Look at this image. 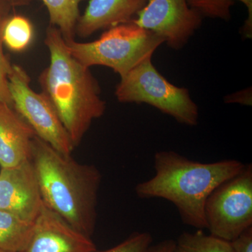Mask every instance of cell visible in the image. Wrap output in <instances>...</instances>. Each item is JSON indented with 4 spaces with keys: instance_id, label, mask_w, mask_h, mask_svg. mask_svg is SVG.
<instances>
[{
    "instance_id": "7a4b0ae2",
    "label": "cell",
    "mask_w": 252,
    "mask_h": 252,
    "mask_svg": "<svg viewBox=\"0 0 252 252\" xmlns=\"http://www.w3.org/2000/svg\"><path fill=\"white\" fill-rule=\"evenodd\" d=\"M31 161L43 203L73 228L91 237L97 220L101 176L92 165L76 161L34 137Z\"/></svg>"
},
{
    "instance_id": "52a82bcc",
    "label": "cell",
    "mask_w": 252,
    "mask_h": 252,
    "mask_svg": "<svg viewBox=\"0 0 252 252\" xmlns=\"http://www.w3.org/2000/svg\"><path fill=\"white\" fill-rule=\"evenodd\" d=\"M9 89L13 108L36 137L60 153L71 155L75 147L54 107L43 93L32 90L31 78L18 64L12 65Z\"/></svg>"
},
{
    "instance_id": "4fadbf2b",
    "label": "cell",
    "mask_w": 252,
    "mask_h": 252,
    "mask_svg": "<svg viewBox=\"0 0 252 252\" xmlns=\"http://www.w3.org/2000/svg\"><path fill=\"white\" fill-rule=\"evenodd\" d=\"M34 222L0 209V249L22 252L31 238Z\"/></svg>"
},
{
    "instance_id": "cb8c5ba5",
    "label": "cell",
    "mask_w": 252,
    "mask_h": 252,
    "mask_svg": "<svg viewBox=\"0 0 252 252\" xmlns=\"http://www.w3.org/2000/svg\"><path fill=\"white\" fill-rule=\"evenodd\" d=\"M11 8L4 0H0V23L4 22L9 17Z\"/></svg>"
},
{
    "instance_id": "d4e9b609",
    "label": "cell",
    "mask_w": 252,
    "mask_h": 252,
    "mask_svg": "<svg viewBox=\"0 0 252 252\" xmlns=\"http://www.w3.org/2000/svg\"><path fill=\"white\" fill-rule=\"evenodd\" d=\"M8 4L12 6H26L31 2V0H4Z\"/></svg>"
},
{
    "instance_id": "44dd1931",
    "label": "cell",
    "mask_w": 252,
    "mask_h": 252,
    "mask_svg": "<svg viewBox=\"0 0 252 252\" xmlns=\"http://www.w3.org/2000/svg\"><path fill=\"white\" fill-rule=\"evenodd\" d=\"M225 103H239L243 105L252 106V89L238 91L233 94H228L224 97Z\"/></svg>"
},
{
    "instance_id": "9a60e30c",
    "label": "cell",
    "mask_w": 252,
    "mask_h": 252,
    "mask_svg": "<svg viewBox=\"0 0 252 252\" xmlns=\"http://www.w3.org/2000/svg\"><path fill=\"white\" fill-rule=\"evenodd\" d=\"M174 252H234L230 242L205 234L203 230L185 232L175 241Z\"/></svg>"
},
{
    "instance_id": "5b68a950",
    "label": "cell",
    "mask_w": 252,
    "mask_h": 252,
    "mask_svg": "<svg viewBox=\"0 0 252 252\" xmlns=\"http://www.w3.org/2000/svg\"><path fill=\"white\" fill-rule=\"evenodd\" d=\"M115 95L123 103L149 104L180 124H198V107L188 89L169 82L157 70L152 59L145 60L121 78Z\"/></svg>"
},
{
    "instance_id": "603a6c76",
    "label": "cell",
    "mask_w": 252,
    "mask_h": 252,
    "mask_svg": "<svg viewBox=\"0 0 252 252\" xmlns=\"http://www.w3.org/2000/svg\"><path fill=\"white\" fill-rule=\"evenodd\" d=\"M175 247V240H163L153 246L151 245L145 252H174Z\"/></svg>"
},
{
    "instance_id": "9c48e42d",
    "label": "cell",
    "mask_w": 252,
    "mask_h": 252,
    "mask_svg": "<svg viewBox=\"0 0 252 252\" xmlns=\"http://www.w3.org/2000/svg\"><path fill=\"white\" fill-rule=\"evenodd\" d=\"M43 203L31 160L0 170V209L34 222Z\"/></svg>"
},
{
    "instance_id": "e0dca14e",
    "label": "cell",
    "mask_w": 252,
    "mask_h": 252,
    "mask_svg": "<svg viewBox=\"0 0 252 252\" xmlns=\"http://www.w3.org/2000/svg\"><path fill=\"white\" fill-rule=\"evenodd\" d=\"M190 7L208 17L228 20L230 7L234 2L230 0H187Z\"/></svg>"
},
{
    "instance_id": "7402d4cb",
    "label": "cell",
    "mask_w": 252,
    "mask_h": 252,
    "mask_svg": "<svg viewBox=\"0 0 252 252\" xmlns=\"http://www.w3.org/2000/svg\"><path fill=\"white\" fill-rule=\"evenodd\" d=\"M234 2L235 0H230ZM246 5L248 11V17L245 21L242 31V34L245 39L252 37V0H238Z\"/></svg>"
},
{
    "instance_id": "8992f818",
    "label": "cell",
    "mask_w": 252,
    "mask_h": 252,
    "mask_svg": "<svg viewBox=\"0 0 252 252\" xmlns=\"http://www.w3.org/2000/svg\"><path fill=\"white\" fill-rule=\"evenodd\" d=\"M210 235L231 242L252 226V165L217 187L205 205Z\"/></svg>"
},
{
    "instance_id": "8fae6325",
    "label": "cell",
    "mask_w": 252,
    "mask_h": 252,
    "mask_svg": "<svg viewBox=\"0 0 252 252\" xmlns=\"http://www.w3.org/2000/svg\"><path fill=\"white\" fill-rule=\"evenodd\" d=\"M34 131L12 106L0 102V167L17 166L31 160Z\"/></svg>"
},
{
    "instance_id": "30bf717a",
    "label": "cell",
    "mask_w": 252,
    "mask_h": 252,
    "mask_svg": "<svg viewBox=\"0 0 252 252\" xmlns=\"http://www.w3.org/2000/svg\"><path fill=\"white\" fill-rule=\"evenodd\" d=\"M91 237L78 231L43 204L22 252H95Z\"/></svg>"
},
{
    "instance_id": "2e32d148",
    "label": "cell",
    "mask_w": 252,
    "mask_h": 252,
    "mask_svg": "<svg viewBox=\"0 0 252 252\" xmlns=\"http://www.w3.org/2000/svg\"><path fill=\"white\" fill-rule=\"evenodd\" d=\"M34 30L31 21L21 15L9 16L2 29L3 44L11 51L21 52L31 46Z\"/></svg>"
},
{
    "instance_id": "ac0fdd59",
    "label": "cell",
    "mask_w": 252,
    "mask_h": 252,
    "mask_svg": "<svg viewBox=\"0 0 252 252\" xmlns=\"http://www.w3.org/2000/svg\"><path fill=\"white\" fill-rule=\"evenodd\" d=\"M152 235L148 232H135L114 248L95 252H145L152 245Z\"/></svg>"
},
{
    "instance_id": "5bb4252c",
    "label": "cell",
    "mask_w": 252,
    "mask_h": 252,
    "mask_svg": "<svg viewBox=\"0 0 252 252\" xmlns=\"http://www.w3.org/2000/svg\"><path fill=\"white\" fill-rule=\"evenodd\" d=\"M32 1V0H31ZM49 14L50 25L61 31L65 42L74 40L80 17L79 5L85 0H40Z\"/></svg>"
},
{
    "instance_id": "ffe728a7",
    "label": "cell",
    "mask_w": 252,
    "mask_h": 252,
    "mask_svg": "<svg viewBox=\"0 0 252 252\" xmlns=\"http://www.w3.org/2000/svg\"><path fill=\"white\" fill-rule=\"evenodd\" d=\"M234 252H252V226L230 242Z\"/></svg>"
},
{
    "instance_id": "d6986e66",
    "label": "cell",
    "mask_w": 252,
    "mask_h": 252,
    "mask_svg": "<svg viewBox=\"0 0 252 252\" xmlns=\"http://www.w3.org/2000/svg\"><path fill=\"white\" fill-rule=\"evenodd\" d=\"M5 21L0 23V102L12 106L9 89V77L13 64L10 63L3 51L2 29Z\"/></svg>"
},
{
    "instance_id": "7c38bea8",
    "label": "cell",
    "mask_w": 252,
    "mask_h": 252,
    "mask_svg": "<svg viewBox=\"0 0 252 252\" xmlns=\"http://www.w3.org/2000/svg\"><path fill=\"white\" fill-rule=\"evenodd\" d=\"M148 0H89L84 14L80 15L76 34L88 37L101 30L130 23L147 4Z\"/></svg>"
},
{
    "instance_id": "277c9868",
    "label": "cell",
    "mask_w": 252,
    "mask_h": 252,
    "mask_svg": "<svg viewBox=\"0 0 252 252\" xmlns=\"http://www.w3.org/2000/svg\"><path fill=\"white\" fill-rule=\"evenodd\" d=\"M65 43L73 57L83 65L109 67L122 78L140 63L152 59L164 41L130 22L106 30L97 40Z\"/></svg>"
},
{
    "instance_id": "484cf974",
    "label": "cell",
    "mask_w": 252,
    "mask_h": 252,
    "mask_svg": "<svg viewBox=\"0 0 252 252\" xmlns=\"http://www.w3.org/2000/svg\"><path fill=\"white\" fill-rule=\"evenodd\" d=\"M0 252H11L6 251V250H1V249H0Z\"/></svg>"
},
{
    "instance_id": "ba28073f",
    "label": "cell",
    "mask_w": 252,
    "mask_h": 252,
    "mask_svg": "<svg viewBox=\"0 0 252 252\" xmlns=\"http://www.w3.org/2000/svg\"><path fill=\"white\" fill-rule=\"evenodd\" d=\"M132 22L180 50L202 24V14L187 0H148Z\"/></svg>"
},
{
    "instance_id": "3957f363",
    "label": "cell",
    "mask_w": 252,
    "mask_h": 252,
    "mask_svg": "<svg viewBox=\"0 0 252 252\" xmlns=\"http://www.w3.org/2000/svg\"><path fill=\"white\" fill-rule=\"evenodd\" d=\"M45 44L50 63L39 77L41 93L49 99L76 147L93 122L104 115L106 102L90 68L73 57L61 31L51 25L46 30Z\"/></svg>"
},
{
    "instance_id": "6da1fadb",
    "label": "cell",
    "mask_w": 252,
    "mask_h": 252,
    "mask_svg": "<svg viewBox=\"0 0 252 252\" xmlns=\"http://www.w3.org/2000/svg\"><path fill=\"white\" fill-rule=\"evenodd\" d=\"M154 165L155 176L136 186L137 197L168 200L177 208L182 222L197 230L207 229L205 205L209 195L245 167L233 159L194 161L174 151L157 152Z\"/></svg>"
}]
</instances>
